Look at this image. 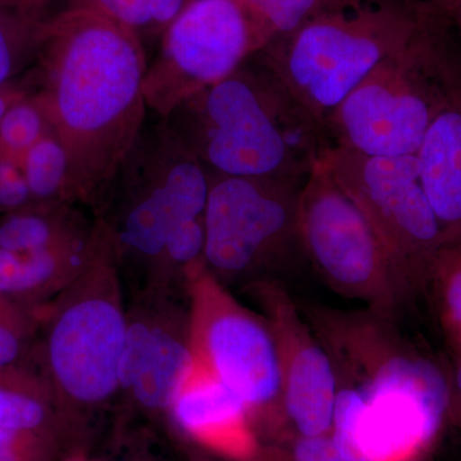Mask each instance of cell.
Returning <instances> with one entry per match:
<instances>
[{
	"label": "cell",
	"instance_id": "obj_35",
	"mask_svg": "<svg viewBox=\"0 0 461 461\" xmlns=\"http://www.w3.org/2000/svg\"><path fill=\"white\" fill-rule=\"evenodd\" d=\"M451 420H454V423H456V426L459 427L461 430V414L454 415Z\"/></svg>",
	"mask_w": 461,
	"mask_h": 461
},
{
	"label": "cell",
	"instance_id": "obj_29",
	"mask_svg": "<svg viewBox=\"0 0 461 461\" xmlns=\"http://www.w3.org/2000/svg\"><path fill=\"white\" fill-rule=\"evenodd\" d=\"M424 21L461 50V0H429L421 5Z\"/></svg>",
	"mask_w": 461,
	"mask_h": 461
},
{
	"label": "cell",
	"instance_id": "obj_34",
	"mask_svg": "<svg viewBox=\"0 0 461 461\" xmlns=\"http://www.w3.org/2000/svg\"><path fill=\"white\" fill-rule=\"evenodd\" d=\"M124 461H157V460L153 459V457L147 456V455H133V456L129 457V459H126Z\"/></svg>",
	"mask_w": 461,
	"mask_h": 461
},
{
	"label": "cell",
	"instance_id": "obj_13",
	"mask_svg": "<svg viewBox=\"0 0 461 461\" xmlns=\"http://www.w3.org/2000/svg\"><path fill=\"white\" fill-rule=\"evenodd\" d=\"M248 286L271 327L277 348L287 433L332 435L335 373L299 302L275 278H262Z\"/></svg>",
	"mask_w": 461,
	"mask_h": 461
},
{
	"label": "cell",
	"instance_id": "obj_22",
	"mask_svg": "<svg viewBox=\"0 0 461 461\" xmlns=\"http://www.w3.org/2000/svg\"><path fill=\"white\" fill-rule=\"evenodd\" d=\"M187 0H87L86 7L113 18L142 42L145 36L165 33Z\"/></svg>",
	"mask_w": 461,
	"mask_h": 461
},
{
	"label": "cell",
	"instance_id": "obj_7",
	"mask_svg": "<svg viewBox=\"0 0 461 461\" xmlns=\"http://www.w3.org/2000/svg\"><path fill=\"white\" fill-rule=\"evenodd\" d=\"M460 65L459 48L423 20L417 36L379 63L330 115V148L373 157L417 154Z\"/></svg>",
	"mask_w": 461,
	"mask_h": 461
},
{
	"label": "cell",
	"instance_id": "obj_9",
	"mask_svg": "<svg viewBox=\"0 0 461 461\" xmlns=\"http://www.w3.org/2000/svg\"><path fill=\"white\" fill-rule=\"evenodd\" d=\"M199 363L247 405L264 447L286 435L277 348L268 321L240 304L204 267L189 277Z\"/></svg>",
	"mask_w": 461,
	"mask_h": 461
},
{
	"label": "cell",
	"instance_id": "obj_12",
	"mask_svg": "<svg viewBox=\"0 0 461 461\" xmlns=\"http://www.w3.org/2000/svg\"><path fill=\"white\" fill-rule=\"evenodd\" d=\"M276 38L239 0H187L163 33L142 91L149 112L165 118L182 100L220 83Z\"/></svg>",
	"mask_w": 461,
	"mask_h": 461
},
{
	"label": "cell",
	"instance_id": "obj_16",
	"mask_svg": "<svg viewBox=\"0 0 461 461\" xmlns=\"http://www.w3.org/2000/svg\"><path fill=\"white\" fill-rule=\"evenodd\" d=\"M99 238L95 222L86 235L44 250L17 254L0 249V295L32 306L58 287L68 286L93 257Z\"/></svg>",
	"mask_w": 461,
	"mask_h": 461
},
{
	"label": "cell",
	"instance_id": "obj_2",
	"mask_svg": "<svg viewBox=\"0 0 461 461\" xmlns=\"http://www.w3.org/2000/svg\"><path fill=\"white\" fill-rule=\"evenodd\" d=\"M336 382L332 437L351 461H418L450 420V381L372 309L299 303Z\"/></svg>",
	"mask_w": 461,
	"mask_h": 461
},
{
	"label": "cell",
	"instance_id": "obj_4",
	"mask_svg": "<svg viewBox=\"0 0 461 461\" xmlns=\"http://www.w3.org/2000/svg\"><path fill=\"white\" fill-rule=\"evenodd\" d=\"M162 120L209 176L305 180L330 148L323 124L257 54Z\"/></svg>",
	"mask_w": 461,
	"mask_h": 461
},
{
	"label": "cell",
	"instance_id": "obj_20",
	"mask_svg": "<svg viewBox=\"0 0 461 461\" xmlns=\"http://www.w3.org/2000/svg\"><path fill=\"white\" fill-rule=\"evenodd\" d=\"M437 315L454 359H461V241L447 242L439 250L429 287Z\"/></svg>",
	"mask_w": 461,
	"mask_h": 461
},
{
	"label": "cell",
	"instance_id": "obj_18",
	"mask_svg": "<svg viewBox=\"0 0 461 461\" xmlns=\"http://www.w3.org/2000/svg\"><path fill=\"white\" fill-rule=\"evenodd\" d=\"M95 222L69 203L29 205L0 218V249L17 254L44 250L86 235Z\"/></svg>",
	"mask_w": 461,
	"mask_h": 461
},
{
	"label": "cell",
	"instance_id": "obj_14",
	"mask_svg": "<svg viewBox=\"0 0 461 461\" xmlns=\"http://www.w3.org/2000/svg\"><path fill=\"white\" fill-rule=\"evenodd\" d=\"M196 366L191 333L140 317L127 323L120 369V388L154 418H171Z\"/></svg>",
	"mask_w": 461,
	"mask_h": 461
},
{
	"label": "cell",
	"instance_id": "obj_6",
	"mask_svg": "<svg viewBox=\"0 0 461 461\" xmlns=\"http://www.w3.org/2000/svg\"><path fill=\"white\" fill-rule=\"evenodd\" d=\"M118 269L100 230L93 257L54 309L42 345L44 379L60 418L80 442L85 420L117 393L129 318L113 286Z\"/></svg>",
	"mask_w": 461,
	"mask_h": 461
},
{
	"label": "cell",
	"instance_id": "obj_15",
	"mask_svg": "<svg viewBox=\"0 0 461 461\" xmlns=\"http://www.w3.org/2000/svg\"><path fill=\"white\" fill-rule=\"evenodd\" d=\"M420 180L445 244L461 241V65L417 151Z\"/></svg>",
	"mask_w": 461,
	"mask_h": 461
},
{
	"label": "cell",
	"instance_id": "obj_36",
	"mask_svg": "<svg viewBox=\"0 0 461 461\" xmlns=\"http://www.w3.org/2000/svg\"><path fill=\"white\" fill-rule=\"evenodd\" d=\"M67 461H85V460L81 459V457H71V459H68Z\"/></svg>",
	"mask_w": 461,
	"mask_h": 461
},
{
	"label": "cell",
	"instance_id": "obj_17",
	"mask_svg": "<svg viewBox=\"0 0 461 461\" xmlns=\"http://www.w3.org/2000/svg\"><path fill=\"white\" fill-rule=\"evenodd\" d=\"M0 429L41 437L63 451L77 444L44 379L27 368L0 371Z\"/></svg>",
	"mask_w": 461,
	"mask_h": 461
},
{
	"label": "cell",
	"instance_id": "obj_27",
	"mask_svg": "<svg viewBox=\"0 0 461 461\" xmlns=\"http://www.w3.org/2000/svg\"><path fill=\"white\" fill-rule=\"evenodd\" d=\"M62 453L41 437L0 429V461H53Z\"/></svg>",
	"mask_w": 461,
	"mask_h": 461
},
{
	"label": "cell",
	"instance_id": "obj_28",
	"mask_svg": "<svg viewBox=\"0 0 461 461\" xmlns=\"http://www.w3.org/2000/svg\"><path fill=\"white\" fill-rule=\"evenodd\" d=\"M32 204V193L20 163L0 153V212L12 213Z\"/></svg>",
	"mask_w": 461,
	"mask_h": 461
},
{
	"label": "cell",
	"instance_id": "obj_33",
	"mask_svg": "<svg viewBox=\"0 0 461 461\" xmlns=\"http://www.w3.org/2000/svg\"><path fill=\"white\" fill-rule=\"evenodd\" d=\"M67 5H68V7H86L87 5V0H65Z\"/></svg>",
	"mask_w": 461,
	"mask_h": 461
},
{
	"label": "cell",
	"instance_id": "obj_1",
	"mask_svg": "<svg viewBox=\"0 0 461 461\" xmlns=\"http://www.w3.org/2000/svg\"><path fill=\"white\" fill-rule=\"evenodd\" d=\"M32 96L68 158L66 200L95 213L148 118L140 39L91 7L58 12L38 60Z\"/></svg>",
	"mask_w": 461,
	"mask_h": 461
},
{
	"label": "cell",
	"instance_id": "obj_26",
	"mask_svg": "<svg viewBox=\"0 0 461 461\" xmlns=\"http://www.w3.org/2000/svg\"><path fill=\"white\" fill-rule=\"evenodd\" d=\"M259 14L277 36L293 32L320 0H239Z\"/></svg>",
	"mask_w": 461,
	"mask_h": 461
},
{
	"label": "cell",
	"instance_id": "obj_23",
	"mask_svg": "<svg viewBox=\"0 0 461 461\" xmlns=\"http://www.w3.org/2000/svg\"><path fill=\"white\" fill-rule=\"evenodd\" d=\"M48 133H51L50 123L36 100L32 96L18 98L0 120L2 154L23 159L26 151Z\"/></svg>",
	"mask_w": 461,
	"mask_h": 461
},
{
	"label": "cell",
	"instance_id": "obj_21",
	"mask_svg": "<svg viewBox=\"0 0 461 461\" xmlns=\"http://www.w3.org/2000/svg\"><path fill=\"white\" fill-rule=\"evenodd\" d=\"M23 169L33 204L67 203L68 158L53 133H48L26 151Z\"/></svg>",
	"mask_w": 461,
	"mask_h": 461
},
{
	"label": "cell",
	"instance_id": "obj_8",
	"mask_svg": "<svg viewBox=\"0 0 461 461\" xmlns=\"http://www.w3.org/2000/svg\"><path fill=\"white\" fill-rule=\"evenodd\" d=\"M297 226L304 257L336 294L393 320L414 299L375 230L323 158L303 185Z\"/></svg>",
	"mask_w": 461,
	"mask_h": 461
},
{
	"label": "cell",
	"instance_id": "obj_24",
	"mask_svg": "<svg viewBox=\"0 0 461 461\" xmlns=\"http://www.w3.org/2000/svg\"><path fill=\"white\" fill-rule=\"evenodd\" d=\"M35 330L32 306L0 295V371L25 368Z\"/></svg>",
	"mask_w": 461,
	"mask_h": 461
},
{
	"label": "cell",
	"instance_id": "obj_10",
	"mask_svg": "<svg viewBox=\"0 0 461 461\" xmlns=\"http://www.w3.org/2000/svg\"><path fill=\"white\" fill-rule=\"evenodd\" d=\"M321 158L375 230L411 295L426 291L445 238L421 185L417 154L373 157L329 148Z\"/></svg>",
	"mask_w": 461,
	"mask_h": 461
},
{
	"label": "cell",
	"instance_id": "obj_19",
	"mask_svg": "<svg viewBox=\"0 0 461 461\" xmlns=\"http://www.w3.org/2000/svg\"><path fill=\"white\" fill-rule=\"evenodd\" d=\"M53 0H0V87L35 65L53 18Z\"/></svg>",
	"mask_w": 461,
	"mask_h": 461
},
{
	"label": "cell",
	"instance_id": "obj_25",
	"mask_svg": "<svg viewBox=\"0 0 461 461\" xmlns=\"http://www.w3.org/2000/svg\"><path fill=\"white\" fill-rule=\"evenodd\" d=\"M267 461H351L332 435L303 437L286 433L266 448Z\"/></svg>",
	"mask_w": 461,
	"mask_h": 461
},
{
	"label": "cell",
	"instance_id": "obj_31",
	"mask_svg": "<svg viewBox=\"0 0 461 461\" xmlns=\"http://www.w3.org/2000/svg\"><path fill=\"white\" fill-rule=\"evenodd\" d=\"M450 381V412H461V359H454L453 369H448Z\"/></svg>",
	"mask_w": 461,
	"mask_h": 461
},
{
	"label": "cell",
	"instance_id": "obj_32",
	"mask_svg": "<svg viewBox=\"0 0 461 461\" xmlns=\"http://www.w3.org/2000/svg\"><path fill=\"white\" fill-rule=\"evenodd\" d=\"M3 89H5V87H0V120H2L3 114L5 113L9 105L20 98V96L14 95V94L5 93Z\"/></svg>",
	"mask_w": 461,
	"mask_h": 461
},
{
	"label": "cell",
	"instance_id": "obj_3",
	"mask_svg": "<svg viewBox=\"0 0 461 461\" xmlns=\"http://www.w3.org/2000/svg\"><path fill=\"white\" fill-rule=\"evenodd\" d=\"M209 189L204 167L162 118L148 117L94 213L118 271L189 280L204 267Z\"/></svg>",
	"mask_w": 461,
	"mask_h": 461
},
{
	"label": "cell",
	"instance_id": "obj_5",
	"mask_svg": "<svg viewBox=\"0 0 461 461\" xmlns=\"http://www.w3.org/2000/svg\"><path fill=\"white\" fill-rule=\"evenodd\" d=\"M423 25L412 0H320L257 56L321 124L373 69Z\"/></svg>",
	"mask_w": 461,
	"mask_h": 461
},
{
	"label": "cell",
	"instance_id": "obj_30",
	"mask_svg": "<svg viewBox=\"0 0 461 461\" xmlns=\"http://www.w3.org/2000/svg\"><path fill=\"white\" fill-rule=\"evenodd\" d=\"M176 444H178V451L181 454V461H230L212 453L208 448L203 447L185 437H175Z\"/></svg>",
	"mask_w": 461,
	"mask_h": 461
},
{
	"label": "cell",
	"instance_id": "obj_11",
	"mask_svg": "<svg viewBox=\"0 0 461 461\" xmlns=\"http://www.w3.org/2000/svg\"><path fill=\"white\" fill-rule=\"evenodd\" d=\"M204 264L217 280L251 278L303 253L297 213L304 178L209 176Z\"/></svg>",
	"mask_w": 461,
	"mask_h": 461
}]
</instances>
